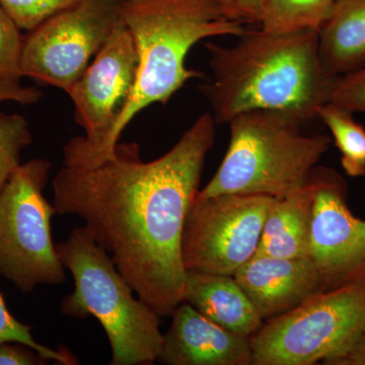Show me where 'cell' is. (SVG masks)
<instances>
[{
    "instance_id": "17",
    "label": "cell",
    "mask_w": 365,
    "mask_h": 365,
    "mask_svg": "<svg viewBox=\"0 0 365 365\" xmlns=\"http://www.w3.org/2000/svg\"><path fill=\"white\" fill-rule=\"evenodd\" d=\"M338 0H265L260 29L268 33L319 31Z\"/></svg>"
},
{
    "instance_id": "6",
    "label": "cell",
    "mask_w": 365,
    "mask_h": 365,
    "mask_svg": "<svg viewBox=\"0 0 365 365\" xmlns=\"http://www.w3.org/2000/svg\"><path fill=\"white\" fill-rule=\"evenodd\" d=\"M365 330V281L324 292L264 322L250 337L253 365L331 364Z\"/></svg>"
},
{
    "instance_id": "21",
    "label": "cell",
    "mask_w": 365,
    "mask_h": 365,
    "mask_svg": "<svg viewBox=\"0 0 365 365\" xmlns=\"http://www.w3.org/2000/svg\"><path fill=\"white\" fill-rule=\"evenodd\" d=\"M79 0H0V6L21 30L37 28L48 19L78 4Z\"/></svg>"
},
{
    "instance_id": "4",
    "label": "cell",
    "mask_w": 365,
    "mask_h": 365,
    "mask_svg": "<svg viewBox=\"0 0 365 365\" xmlns=\"http://www.w3.org/2000/svg\"><path fill=\"white\" fill-rule=\"evenodd\" d=\"M56 252L74 280L63 297L61 313L100 322L112 350V365H150L158 361L163 341L160 316L138 297L118 270L109 253L85 227L71 230Z\"/></svg>"
},
{
    "instance_id": "2",
    "label": "cell",
    "mask_w": 365,
    "mask_h": 365,
    "mask_svg": "<svg viewBox=\"0 0 365 365\" xmlns=\"http://www.w3.org/2000/svg\"><path fill=\"white\" fill-rule=\"evenodd\" d=\"M234 46L207 43L210 83L200 90L216 124L253 110L292 115L304 124L330 102L338 78L326 71L318 31L247 30Z\"/></svg>"
},
{
    "instance_id": "28",
    "label": "cell",
    "mask_w": 365,
    "mask_h": 365,
    "mask_svg": "<svg viewBox=\"0 0 365 365\" xmlns=\"http://www.w3.org/2000/svg\"><path fill=\"white\" fill-rule=\"evenodd\" d=\"M362 335H364V337H365V330H364V333H362Z\"/></svg>"
},
{
    "instance_id": "8",
    "label": "cell",
    "mask_w": 365,
    "mask_h": 365,
    "mask_svg": "<svg viewBox=\"0 0 365 365\" xmlns=\"http://www.w3.org/2000/svg\"><path fill=\"white\" fill-rule=\"evenodd\" d=\"M121 0H79L24 37L21 74L68 93L122 21Z\"/></svg>"
},
{
    "instance_id": "22",
    "label": "cell",
    "mask_w": 365,
    "mask_h": 365,
    "mask_svg": "<svg viewBox=\"0 0 365 365\" xmlns=\"http://www.w3.org/2000/svg\"><path fill=\"white\" fill-rule=\"evenodd\" d=\"M21 29L0 6V78L21 81L24 37Z\"/></svg>"
},
{
    "instance_id": "20",
    "label": "cell",
    "mask_w": 365,
    "mask_h": 365,
    "mask_svg": "<svg viewBox=\"0 0 365 365\" xmlns=\"http://www.w3.org/2000/svg\"><path fill=\"white\" fill-rule=\"evenodd\" d=\"M32 328L14 318L0 294V343L18 342L33 348L50 361L64 365L78 364V359L66 347L52 349L34 339Z\"/></svg>"
},
{
    "instance_id": "9",
    "label": "cell",
    "mask_w": 365,
    "mask_h": 365,
    "mask_svg": "<svg viewBox=\"0 0 365 365\" xmlns=\"http://www.w3.org/2000/svg\"><path fill=\"white\" fill-rule=\"evenodd\" d=\"M274 199L253 194L196 196L182 230L185 269L234 276L256 254Z\"/></svg>"
},
{
    "instance_id": "14",
    "label": "cell",
    "mask_w": 365,
    "mask_h": 365,
    "mask_svg": "<svg viewBox=\"0 0 365 365\" xmlns=\"http://www.w3.org/2000/svg\"><path fill=\"white\" fill-rule=\"evenodd\" d=\"M184 302L225 330L251 337L264 324L234 276L186 270Z\"/></svg>"
},
{
    "instance_id": "19",
    "label": "cell",
    "mask_w": 365,
    "mask_h": 365,
    "mask_svg": "<svg viewBox=\"0 0 365 365\" xmlns=\"http://www.w3.org/2000/svg\"><path fill=\"white\" fill-rule=\"evenodd\" d=\"M32 141L25 118L16 113H0V193L21 165V153Z\"/></svg>"
},
{
    "instance_id": "7",
    "label": "cell",
    "mask_w": 365,
    "mask_h": 365,
    "mask_svg": "<svg viewBox=\"0 0 365 365\" xmlns=\"http://www.w3.org/2000/svg\"><path fill=\"white\" fill-rule=\"evenodd\" d=\"M51 168L43 158L21 163L0 193V275L23 292L66 281L52 239L56 209L43 194Z\"/></svg>"
},
{
    "instance_id": "16",
    "label": "cell",
    "mask_w": 365,
    "mask_h": 365,
    "mask_svg": "<svg viewBox=\"0 0 365 365\" xmlns=\"http://www.w3.org/2000/svg\"><path fill=\"white\" fill-rule=\"evenodd\" d=\"M319 51L336 78L365 67V0H338L319 29Z\"/></svg>"
},
{
    "instance_id": "24",
    "label": "cell",
    "mask_w": 365,
    "mask_h": 365,
    "mask_svg": "<svg viewBox=\"0 0 365 365\" xmlns=\"http://www.w3.org/2000/svg\"><path fill=\"white\" fill-rule=\"evenodd\" d=\"M49 361L39 352L21 343H0V365H43Z\"/></svg>"
},
{
    "instance_id": "12",
    "label": "cell",
    "mask_w": 365,
    "mask_h": 365,
    "mask_svg": "<svg viewBox=\"0 0 365 365\" xmlns=\"http://www.w3.org/2000/svg\"><path fill=\"white\" fill-rule=\"evenodd\" d=\"M264 322L328 292L309 257L280 258L254 255L234 275Z\"/></svg>"
},
{
    "instance_id": "11",
    "label": "cell",
    "mask_w": 365,
    "mask_h": 365,
    "mask_svg": "<svg viewBox=\"0 0 365 365\" xmlns=\"http://www.w3.org/2000/svg\"><path fill=\"white\" fill-rule=\"evenodd\" d=\"M138 59L123 21L68 93L76 124L93 150H107L110 136L135 85Z\"/></svg>"
},
{
    "instance_id": "23",
    "label": "cell",
    "mask_w": 365,
    "mask_h": 365,
    "mask_svg": "<svg viewBox=\"0 0 365 365\" xmlns=\"http://www.w3.org/2000/svg\"><path fill=\"white\" fill-rule=\"evenodd\" d=\"M331 102L352 112L365 113V67L338 78Z\"/></svg>"
},
{
    "instance_id": "25",
    "label": "cell",
    "mask_w": 365,
    "mask_h": 365,
    "mask_svg": "<svg viewBox=\"0 0 365 365\" xmlns=\"http://www.w3.org/2000/svg\"><path fill=\"white\" fill-rule=\"evenodd\" d=\"M42 93L39 88L26 86L21 81L0 78V103L14 102L21 105H32L39 102Z\"/></svg>"
},
{
    "instance_id": "5",
    "label": "cell",
    "mask_w": 365,
    "mask_h": 365,
    "mask_svg": "<svg viewBox=\"0 0 365 365\" xmlns=\"http://www.w3.org/2000/svg\"><path fill=\"white\" fill-rule=\"evenodd\" d=\"M230 140L215 176L197 197L253 194L283 198L309 181L330 148L326 134L307 135L304 122L270 110L241 113L230 122Z\"/></svg>"
},
{
    "instance_id": "27",
    "label": "cell",
    "mask_w": 365,
    "mask_h": 365,
    "mask_svg": "<svg viewBox=\"0 0 365 365\" xmlns=\"http://www.w3.org/2000/svg\"><path fill=\"white\" fill-rule=\"evenodd\" d=\"M331 365H365V337L360 336L354 345Z\"/></svg>"
},
{
    "instance_id": "15",
    "label": "cell",
    "mask_w": 365,
    "mask_h": 365,
    "mask_svg": "<svg viewBox=\"0 0 365 365\" xmlns=\"http://www.w3.org/2000/svg\"><path fill=\"white\" fill-rule=\"evenodd\" d=\"M316 185L312 178L287 196L274 199L256 254L280 258L309 255V228Z\"/></svg>"
},
{
    "instance_id": "3",
    "label": "cell",
    "mask_w": 365,
    "mask_h": 365,
    "mask_svg": "<svg viewBox=\"0 0 365 365\" xmlns=\"http://www.w3.org/2000/svg\"><path fill=\"white\" fill-rule=\"evenodd\" d=\"M120 11L133 38L138 66L135 85L106 151L114 148L139 113L167 104L190 79L205 78L186 66L197 43L218 36L240 37L248 30L217 0H121Z\"/></svg>"
},
{
    "instance_id": "13",
    "label": "cell",
    "mask_w": 365,
    "mask_h": 365,
    "mask_svg": "<svg viewBox=\"0 0 365 365\" xmlns=\"http://www.w3.org/2000/svg\"><path fill=\"white\" fill-rule=\"evenodd\" d=\"M158 361L169 365H253L250 337L225 330L182 302L172 314Z\"/></svg>"
},
{
    "instance_id": "10",
    "label": "cell",
    "mask_w": 365,
    "mask_h": 365,
    "mask_svg": "<svg viewBox=\"0 0 365 365\" xmlns=\"http://www.w3.org/2000/svg\"><path fill=\"white\" fill-rule=\"evenodd\" d=\"M311 178L316 193L307 257L328 292L365 281V220L348 208L344 182L337 173L314 168Z\"/></svg>"
},
{
    "instance_id": "18",
    "label": "cell",
    "mask_w": 365,
    "mask_h": 365,
    "mask_svg": "<svg viewBox=\"0 0 365 365\" xmlns=\"http://www.w3.org/2000/svg\"><path fill=\"white\" fill-rule=\"evenodd\" d=\"M351 110L334 102L319 108L317 117L328 127L341 153V163L350 177L365 176V128Z\"/></svg>"
},
{
    "instance_id": "26",
    "label": "cell",
    "mask_w": 365,
    "mask_h": 365,
    "mask_svg": "<svg viewBox=\"0 0 365 365\" xmlns=\"http://www.w3.org/2000/svg\"><path fill=\"white\" fill-rule=\"evenodd\" d=\"M228 13L245 24L260 23L265 0H217Z\"/></svg>"
},
{
    "instance_id": "1",
    "label": "cell",
    "mask_w": 365,
    "mask_h": 365,
    "mask_svg": "<svg viewBox=\"0 0 365 365\" xmlns=\"http://www.w3.org/2000/svg\"><path fill=\"white\" fill-rule=\"evenodd\" d=\"M204 113L167 153L150 162L136 143L118 141L98 153L85 137L63 148L52 181L58 215L83 220L143 302L170 317L184 302L186 269L182 237L215 138Z\"/></svg>"
}]
</instances>
